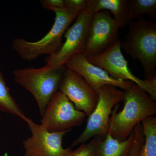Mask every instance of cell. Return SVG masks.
Returning a JSON list of instances; mask_svg holds the SVG:
<instances>
[{
    "mask_svg": "<svg viewBox=\"0 0 156 156\" xmlns=\"http://www.w3.org/2000/svg\"><path fill=\"white\" fill-rule=\"evenodd\" d=\"M156 13V0H131L130 4V20L142 15L154 16Z\"/></svg>",
    "mask_w": 156,
    "mask_h": 156,
    "instance_id": "obj_17",
    "label": "cell"
},
{
    "mask_svg": "<svg viewBox=\"0 0 156 156\" xmlns=\"http://www.w3.org/2000/svg\"><path fill=\"white\" fill-rule=\"evenodd\" d=\"M96 106L88 116L86 128L70 147L85 143L92 137H105L108 133L109 120L114 107L124 101L125 91L111 85H105L98 91Z\"/></svg>",
    "mask_w": 156,
    "mask_h": 156,
    "instance_id": "obj_5",
    "label": "cell"
},
{
    "mask_svg": "<svg viewBox=\"0 0 156 156\" xmlns=\"http://www.w3.org/2000/svg\"><path fill=\"white\" fill-rule=\"evenodd\" d=\"M1 114H0V119H1Z\"/></svg>",
    "mask_w": 156,
    "mask_h": 156,
    "instance_id": "obj_23",
    "label": "cell"
},
{
    "mask_svg": "<svg viewBox=\"0 0 156 156\" xmlns=\"http://www.w3.org/2000/svg\"><path fill=\"white\" fill-rule=\"evenodd\" d=\"M102 139L100 136H94L88 143L81 144L69 156H95L98 146Z\"/></svg>",
    "mask_w": 156,
    "mask_h": 156,
    "instance_id": "obj_18",
    "label": "cell"
},
{
    "mask_svg": "<svg viewBox=\"0 0 156 156\" xmlns=\"http://www.w3.org/2000/svg\"><path fill=\"white\" fill-rule=\"evenodd\" d=\"M144 81L150 92L149 96L152 99L155 101L156 99V76L147 78Z\"/></svg>",
    "mask_w": 156,
    "mask_h": 156,
    "instance_id": "obj_22",
    "label": "cell"
},
{
    "mask_svg": "<svg viewBox=\"0 0 156 156\" xmlns=\"http://www.w3.org/2000/svg\"><path fill=\"white\" fill-rule=\"evenodd\" d=\"M144 142V137L142 131H135L134 132V142L129 156H138Z\"/></svg>",
    "mask_w": 156,
    "mask_h": 156,
    "instance_id": "obj_20",
    "label": "cell"
},
{
    "mask_svg": "<svg viewBox=\"0 0 156 156\" xmlns=\"http://www.w3.org/2000/svg\"><path fill=\"white\" fill-rule=\"evenodd\" d=\"M124 91V108L117 113L119 104L116 105L109 120V132L121 141L128 139L137 124L156 114L155 101L136 84L132 82Z\"/></svg>",
    "mask_w": 156,
    "mask_h": 156,
    "instance_id": "obj_1",
    "label": "cell"
},
{
    "mask_svg": "<svg viewBox=\"0 0 156 156\" xmlns=\"http://www.w3.org/2000/svg\"><path fill=\"white\" fill-rule=\"evenodd\" d=\"M65 66L83 77L97 92L105 85L114 86L124 91L132 83L130 81L114 79L101 68L90 63L82 54L72 58Z\"/></svg>",
    "mask_w": 156,
    "mask_h": 156,
    "instance_id": "obj_12",
    "label": "cell"
},
{
    "mask_svg": "<svg viewBox=\"0 0 156 156\" xmlns=\"http://www.w3.org/2000/svg\"><path fill=\"white\" fill-rule=\"evenodd\" d=\"M130 4L128 0H88L87 9L94 14L101 11H109L120 28H123L131 21Z\"/></svg>",
    "mask_w": 156,
    "mask_h": 156,
    "instance_id": "obj_13",
    "label": "cell"
},
{
    "mask_svg": "<svg viewBox=\"0 0 156 156\" xmlns=\"http://www.w3.org/2000/svg\"><path fill=\"white\" fill-rule=\"evenodd\" d=\"M52 28L39 41H28L16 38L12 42V48L24 60L31 61L44 54L49 56L56 53L62 45V38L71 23L76 18V14L69 13L65 9L56 10Z\"/></svg>",
    "mask_w": 156,
    "mask_h": 156,
    "instance_id": "obj_4",
    "label": "cell"
},
{
    "mask_svg": "<svg viewBox=\"0 0 156 156\" xmlns=\"http://www.w3.org/2000/svg\"><path fill=\"white\" fill-rule=\"evenodd\" d=\"M87 115L78 110L60 91L55 92L49 101L42 116L41 126L50 132L69 131L81 126Z\"/></svg>",
    "mask_w": 156,
    "mask_h": 156,
    "instance_id": "obj_6",
    "label": "cell"
},
{
    "mask_svg": "<svg viewBox=\"0 0 156 156\" xmlns=\"http://www.w3.org/2000/svg\"><path fill=\"white\" fill-rule=\"evenodd\" d=\"M31 136L22 142L25 156H69L73 151L71 147L64 148L62 146L63 136L69 131L50 132L40 125L27 117Z\"/></svg>",
    "mask_w": 156,
    "mask_h": 156,
    "instance_id": "obj_8",
    "label": "cell"
},
{
    "mask_svg": "<svg viewBox=\"0 0 156 156\" xmlns=\"http://www.w3.org/2000/svg\"><path fill=\"white\" fill-rule=\"evenodd\" d=\"M119 25L109 12L101 11L93 15L83 55H97L119 40Z\"/></svg>",
    "mask_w": 156,
    "mask_h": 156,
    "instance_id": "obj_9",
    "label": "cell"
},
{
    "mask_svg": "<svg viewBox=\"0 0 156 156\" xmlns=\"http://www.w3.org/2000/svg\"><path fill=\"white\" fill-rule=\"evenodd\" d=\"M40 2L44 9L52 11L65 9V0H41Z\"/></svg>",
    "mask_w": 156,
    "mask_h": 156,
    "instance_id": "obj_21",
    "label": "cell"
},
{
    "mask_svg": "<svg viewBox=\"0 0 156 156\" xmlns=\"http://www.w3.org/2000/svg\"><path fill=\"white\" fill-rule=\"evenodd\" d=\"M93 15L87 9L78 15L66 31L65 41L59 50L45 59L47 65L55 67L64 66L73 57L83 55Z\"/></svg>",
    "mask_w": 156,
    "mask_h": 156,
    "instance_id": "obj_7",
    "label": "cell"
},
{
    "mask_svg": "<svg viewBox=\"0 0 156 156\" xmlns=\"http://www.w3.org/2000/svg\"><path fill=\"white\" fill-rule=\"evenodd\" d=\"M141 122L144 142L138 156H156V117H148Z\"/></svg>",
    "mask_w": 156,
    "mask_h": 156,
    "instance_id": "obj_15",
    "label": "cell"
},
{
    "mask_svg": "<svg viewBox=\"0 0 156 156\" xmlns=\"http://www.w3.org/2000/svg\"><path fill=\"white\" fill-rule=\"evenodd\" d=\"M66 67L47 65L40 68H25L13 71L14 81L30 92L36 101L43 115L52 95L58 91Z\"/></svg>",
    "mask_w": 156,
    "mask_h": 156,
    "instance_id": "obj_3",
    "label": "cell"
},
{
    "mask_svg": "<svg viewBox=\"0 0 156 156\" xmlns=\"http://www.w3.org/2000/svg\"><path fill=\"white\" fill-rule=\"evenodd\" d=\"M87 58L90 63L101 68L114 79L133 82L150 95L145 81L134 76L128 67V61L122 52L120 40L101 53Z\"/></svg>",
    "mask_w": 156,
    "mask_h": 156,
    "instance_id": "obj_11",
    "label": "cell"
},
{
    "mask_svg": "<svg viewBox=\"0 0 156 156\" xmlns=\"http://www.w3.org/2000/svg\"><path fill=\"white\" fill-rule=\"evenodd\" d=\"M0 110L4 112L15 115L25 121L27 117L20 109L10 94L9 89L6 86L2 74L0 69Z\"/></svg>",
    "mask_w": 156,
    "mask_h": 156,
    "instance_id": "obj_16",
    "label": "cell"
},
{
    "mask_svg": "<svg viewBox=\"0 0 156 156\" xmlns=\"http://www.w3.org/2000/svg\"><path fill=\"white\" fill-rule=\"evenodd\" d=\"M121 48L134 60H139L146 79L155 76L156 68V23L144 19L130 21Z\"/></svg>",
    "mask_w": 156,
    "mask_h": 156,
    "instance_id": "obj_2",
    "label": "cell"
},
{
    "mask_svg": "<svg viewBox=\"0 0 156 156\" xmlns=\"http://www.w3.org/2000/svg\"><path fill=\"white\" fill-rule=\"evenodd\" d=\"M58 91L62 92L78 110L89 116L94 109L98 93L83 77L66 67L59 84Z\"/></svg>",
    "mask_w": 156,
    "mask_h": 156,
    "instance_id": "obj_10",
    "label": "cell"
},
{
    "mask_svg": "<svg viewBox=\"0 0 156 156\" xmlns=\"http://www.w3.org/2000/svg\"><path fill=\"white\" fill-rule=\"evenodd\" d=\"M134 137V130L125 141L114 138L108 134L99 142L95 156H129Z\"/></svg>",
    "mask_w": 156,
    "mask_h": 156,
    "instance_id": "obj_14",
    "label": "cell"
},
{
    "mask_svg": "<svg viewBox=\"0 0 156 156\" xmlns=\"http://www.w3.org/2000/svg\"><path fill=\"white\" fill-rule=\"evenodd\" d=\"M88 0H65V9L69 13L79 15L87 9Z\"/></svg>",
    "mask_w": 156,
    "mask_h": 156,
    "instance_id": "obj_19",
    "label": "cell"
}]
</instances>
